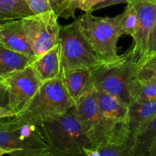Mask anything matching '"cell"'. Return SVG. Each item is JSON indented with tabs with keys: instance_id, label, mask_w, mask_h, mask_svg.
<instances>
[{
	"instance_id": "obj_12",
	"label": "cell",
	"mask_w": 156,
	"mask_h": 156,
	"mask_svg": "<svg viewBox=\"0 0 156 156\" xmlns=\"http://www.w3.org/2000/svg\"><path fill=\"white\" fill-rule=\"evenodd\" d=\"M60 78L67 94L73 104L90 88L91 69L77 68L61 71Z\"/></svg>"
},
{
	"instance_id": "obj_2",
	"label": "cell",
	"mask_w": 156,
	"mask_h": 156,
	"mask_svg": "<svg viewBox=\"0 0 156 156\" xmlns=\"http://www.w3.org/2000/svg\"><path fill=\"white\" fill-rule=\"evenodd\" d=\"M0 147L9 156H57L47 144L39 123L15 116L0 119Z\"/></svg>"
},
{
	"instance_id": "obj_5",
	"label": "cell",
	"mask_w": 156,
	"mask_h": 156,
	"mask_svg": "<svg viewBox=\"0 0 156 156\" xmlns=\"http://www.w3.org/2000/svg\"><path fill=\"white\" fill-rule=\"evenodd\" d=\"M74 107L60 77L44 82L24 109L15 117L41 123L62 115Z\"/></svg>"
},
{
	"instance_id": "obj_28",
	"label": "cell",
	"mask_w": 156,
	"mask_h": 156,
	"mask_svg": "<svg viewBox=\"0 0 156 156\" xmlns=\"http://www.w3.org/2000/svg\"><path fill=\"white\" fill-rule=\"evenodd\" d=\"M8 91L6 86L4 80L0 79V107H5L8 108Z\"/></svg>"
},
{
	"instance_id": "obj_9",
	"label": "cell",
	"mask_w": 156,
	"mask_h": 156,
	"mask_svg": "<svg viewBox=\"0 0 156 156\" xmlns=\"http://www.w3.org/2000/svg\"><path fill=\"white\" fill-rule=\"evenodd\" d=\"M8 91V108L17 115L33 98L41 84L31 65L4 79Z\"/></svg>"
},
{
	"instance_id": "obj_22",
	"label": "cell",
	"mask_w": 156,
	"mask_h": 156,
	"mask_svg": "<svg viewBox=\"0 0 156 156\" xmlns=\"http://www.w3.org/2000/svg\"><path fill=\"white\" fill-rule=\"evenodd\" d=\"M24 1L35 15L54 11L49 0H24Z\"/></svg>"
},
{
	"instance_id": "obj_31",
	"label": "cell",
	"mask_w": 156,
	"mask_h": 156,
	"mask_svg": "<svg viewBox=\"0 0 156 156\" xmlns=\"http://www.w3.org/2000/svg\"><path fill=\"white\" fill-rule=\"evenodd\" d=\"M99 1H101V0H85V1L80 5L79 9L86 12L87 11V9H88L90 6L93 5L95 3L98 2Z\"/></svg>"
},
{
	"instance_id": "obj_26",
	"label": "cell",
	"mask_w": 156,
	"mask_h": 156,
	"mask_svg": "<svg viewBox=\"0 0 156 156\" xmlns=\"http://www.w3.org/2000/svg\"><path fill=\"white\" fill-rule=\"evenodd\" d=\"M136 76L138 77L151 79L156 81V68H139L136 71Z\"/></svg>"
},
{
	"instance_id": "obj_27",
	"label": "cell",
	"mask_w": 156,
	"mask_h": 156,
	"mask_svg": "<svg viewBox=\"0 0 156 156\" xmlns=\"http://www.w3.org/2000/svg\"><path fill=\"white\" fill-rule=\"evenodd\" d=\"M54 12L58 17H64V0H49Z\"/></svg>"
},
{
	"instance_id": "obj_24",
	"label": "cell",
	"mask_w": 156,
	"mask_h": 156,
	"mask_svg": "<svg viewBox=\"0 0 156 156\" xmlns=\"http://www.w3.org/2000/svg\"><path fill=\"white\" fill-rule=\"evenodd\" d=\"M132 0H101L98 2L95 3L94 5L90 6L86 12L87 13H92L94 11L98 10V9H103V8L109 7V6L114 5L121 4V3H128Z\"/></svg>"
},
{
	"instance_id": "obj_21",
	"label": "cell",
	"mask_w": 156,
	"mask_h": 156,
	"mask_svg": "<svg viewBox=\"0 0 156 156\" xmlns=\"http://www.w3.org/2000/svg\"><path fill=\"white\" fill-rule=\"evenodd\" d=\"M132 146V137L120 145H105L96 148L101 156H132L131 149Z\"/></svg>"
},
{
	"instance_id": "obj_19",
	"label": "cell",
	"mask_w": 156,
	"mask_h": 156,
	"mask_svg": "<svg viewBox=\"0 0 156 156\" xmlns=\"http://www.w3.org/2000/svg\"><path fill=\"white\" fill-rule=\"evenodd\" d=\"M34 15L24 0H0L1 21L21 19Z\"/></svg>"
},
{
	"instance_id": "obj_25",
	"label": "cell",
	"mask_w": 156,
	"mask_h": 156,
	"mask_svg": "<svg viewBox=\"0 0 156 156\" xmlns=\"http://www.w3.org/2000/svg\"><path fill=\"white\" fill-rule=\"evenodd\" d=\"M154 52H156V15L154 21V24H153L152 29H151V34H150L149 40H148V51H147V55L145 59L149 56H151Z\"/></svg>"
},
{
	"instance_id": "obj_7",
	"label": "cell",
	"mask_w": 156,
	"mask_h": 156,
	"mask_svg": "<svg viewBox=\"0 0 156 156\" xmlns=\"http://www.w3.org/2000/svg\"><path fill=\"white\" fill-rule=\"evenodd\" d=\"M58 44L61 71L77 68H95L102 63L80 29L77 20L60 27Z\"/></svg>"
},
{
	"instance_id": "obj_8",
	"label": "cell",
	"mask_w": 156,
	"mask_h": 156,
	"mask_svg": "<svg viewBox=\"0 0 156 156\" xmlns=\"http://www.w3.org/2000/svg\"><path fill=\"white\" fill-rule=\"evenodd\" d=\"M54 11L21 18L23 29L35 58L58 44L61 25Z\"/></svg>"
},
{
	"instance_id": "obj_29",
	"label": "cell",
	"mask_w": 156,
	"mask_h": 156,
	"mask_svg": "<svg viewBox=\"0 0 156 156\" xmlns=\"http://www.w3.org/2000/svg\"><path fill=\"white\" fill-rule=\"evenodd\" d=\"M139 68H156V52L147 57L137 69Z\"/></svg>"
},
{
	"instance_id": "obj_35",
	"label": "cell",
	"mask_w": 156,
	"mask_h": 156,
	"mask_svg": "<svg viewBox=\"0 0 156 156\" xmlns=\"http://www.w3.org/2000/svg\"><path fill=\"white\" fill-rule=\"evenodd\" d=\"M0 79H1V80H4V79H3L2 78H1V77H0Z\"/></svg>"
},
{
	"instance_id": "obj_34",
	"label": "cell",
	"mask_w": 156,
	"mask_h": 156,
	"mask_svg": "<svg viewBox=\"0 0 156 156\" xmlns=\"http://www.w3.org/2000/svg\"><path fill=\"white\" fill-rule=\"evenodd\" d=\"M4 155H9V151L0 147V156H3Z\"/></svg>"
},
{
	"instance_id": "obj_4",
	"label": "cell",
	"mask_w": 156,
	"mask_h": 156,
	"mask_svg": "<svg viewBox=\"0 0 156 156\" xmlns=\"http://www.w3.org/2000/svg\"><path fill=\"white\" fill-rule=\"evenodd\" d=\"M136 71L137 67L128 49L116 60L102 62L92 69L90 87L108 93L128 106L131 103L128 86Z\"/></svg>"
},
{
	"instance_id": "obj_33",
	"label": "cell",
	"mask_w": 156,
	"mask_h": 156,
	"mask_svg": "<svg viewBox=\"0 0 156 156\" xmlns=\"http://www.w3.org/2000/svg\"><path fill=\"white\" fill-rule=\"evenodd\" d=\"M147 156H156V140H154V142L151 144Z\"/></svg>"
},
{
	"instance_id": "obj_18",
	"label": "cell",
	"mask_w": 156,
	"mask_h": 156,
	"mask_svg": "<svg viewBox=\"0 0 156 156\" xmlns=\"http://www.w3.org/2000/svg\"><path fill=\"white\" fill-rule=\"evenodd\" d=\"M128 91L131 102L156 100V81L136 75L130 82Z\"/></svg>"
},
{
	"instance_id": "obj_11",
	"label": "cell",
	"mask_w": 156,
	"mask_h": 156,
	"mask_svg": "<svg viewBox=\"0 0 156 156\" xmlns=\"http://www.w3.org/2000/svg\"><path fill=\"white\" fill-rule=\"evenodd\" d=\"M0 43L14 51L35 59L24 34L21 19L0 24Z\"/></svg>"
},
{
	"instance_id": "obj_6",
	"label": "cell",
	"mask_w": 156,
	"mask_h": 156,
	"mask_svg": "<svg viewBox=\"0 0 156 156\" xmlns=\"http://www.w3.org/2000/svg\"><path fill=\"white\" fill-rule=\"evenodd\" d=\"M76 20L81 32L102 62L119 59L117 43L122 35L119 15L113 18L96 17L86 12Z\"/></svg>"
},
{
	"instance_id": "obj_14",
	"label": "cell",
	"mask_w": 156,
	"mask_h": 156,
	"mask_svg": "<svg viewBox=\"0 0 156 156\" xmlns=\"http://www.w3.org/2000/svg\"><path fill=\"white\" fill-rule=\"evenodd\" d=\"M93 90L98 108L105 117L116 121L128 123V106L108 93Z\"/></svg>"
},
{
	"instance_id": "obj_13",
	"label": "cell",
	"mask_w": 156,
	"mask_h": 156,
	"mask_svg": "<svg viewBox=\"0 0 156 156\" xmlns=\"http://www.w3.org/2000/svg\"><path fill=\"white\" fill-rule=\"evenodd\" d=\"M40 83L60 77L61 74V53L59 44L52 47L31 63Z\"/></svg>"
},
{
	"instance_id": "obj_1",
	"label": "cell",
	"mask_w": 156,
	"mask_h": 156,
	"mask_svg": "<svg viewBox=\"0 0 156 156\" xmlns=\"http://www.w3.org/2000/svg\"><path fill=\"white\" fill-rule=\"evenodd\" d=\"M75 114L93 148L105 145H120L130 136L127 123L105 117L99 110L93 88H90L74 105Z\"/></svg>"
},
{
	"instance_id": "obj_3",
	"label": "cell",
	"mask_w": 156,
	"mask_h": 156,
	"mask_svg": "<svg viewBox=\"0 0 156 156\" xmlns=\"http://www.w3.org/2000/svg\"><path fill=\"white\" fill-rule=\"evenodd\" d=\"M39 124L47 144L57 156H85L84 149H94L81 128L74 107Z\"/></svg>"
},
{
	"instance_id": "obj_23",
	"label": "cell",
	"mask_w": 156,
	"mask_h": 156,
	"mask_svg": "<svg viewBox=\"0 0 156 156\" xmlns=\"http://www.w3.org/2000/svg\"><path fill=\"white\" fill-rule=\"evenodd\" d=\"M85 0H64V13L63 18H74L75 11Z\"/></svg>"
},
{
	"instance_id": "obj_17",
	"label": "cell",
	"mask_w": 156,
	"mask_h": 156,
	"mask_svg": "<svg viewBox=\"0 0 156 156\" xmlns=\"http://www.w3.org/2000/svg\"><path fill=\"white\" fill-rule=\"evenodd\" d=\"M131 136L132 137L131 155H148L151 144L156 140V116Z\"/></svg>"
},
{
	"instance_id": "obj_10",
	"label": "cell",
	"mask_w": 156,
	"mask_h": 156,
	"mask_svg": "<svg viewBox=\"0 0 156 156\" xmlns=\"http://www.w3.org/2000/svg\"><path fill=\"white\" fill-rule=\"evenodd\" d=\"M138 15V24L132 37V46L130 50L133 63L139 67L145 60L148 51L150 34L156 15V0H132Z\"/></svg>"
},
{
	"instance_id": "obj_30",
	"label": "cell",
	"mask_w": 156,
	"mask_h": 156,
	"mask_svg": "<svg viewBox=\"0 0 156 156\" xmlns=\"http://www.w3.org/2000/svg\"><path fill=\"white\" fill-rule=\"evenodd\" d=\"M15 114L8 108L0 107V119L6 118V117H15Z\"/></svg>"
},
{
	"instance_id": "obj_16",
	"label": "cell",
	"mask_w": 156,
	"mask_h": 156,
	"mask_svg": "<svg viewBox=\"0 0 156 156\" xmlns=\"http://www.w3.org/2000/svg\"><path fill=\"white\" fill-rule=\"evenodd\" d=\"M35 59L14 51L0 43V77L4 79L15 72L24 69Z\"/></svg>"
},
{
	"instance_id": "obj_32",
	"label": "cell",
	"mask_w": 156,
	"mask_h": 156,
	"mask_svg": "<svg viewBox=\"0 0 156 156\" xmlns=\"http://www.w3.org/2000/svg\"><path fill=\"white\" fill-rule=\"evenodd\" d=\"M84 154L85 156H101L97 149H85Z\"/></svg>"
},
{
	"instance_id": "obj_20",
	"label": "cell",
	"mask_w": 156,
	"mask_h": 156,
	"mask_svg": "<svg viewBox=\"0 0 156 156\" xmlns=\"http://www.w3.org/2000/svg\"><path fill=\"white\" fill-rule=\"evenodd\" d=\"M121 30L122 35L132 37L136 30L138 24V15L132 2L127 3L123 12L119 15Z\"/></svg>"
},
{
	"instance_id": "obj_15",
	"label": "cell",
	"mask_w": 156,
	"mask_h": 156,
	"mask_svg": "<svg viewBox=\"0 0 156 156\" xmlns=\"http://www.w3.org/2000/svg\"><path fill=\"white\" fill-rule=\"evenodd\" d=\"M156 116V100L134 101L128 105V128L134 135L143 125Z\"/></svg>"
}]
</instances>
